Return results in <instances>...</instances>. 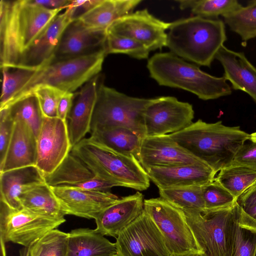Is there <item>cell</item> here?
I'll list each match as a JSON object with an SVG mask.
<instances>
[{
    "label": "cell",
    "mask_w": 256,
    "mask_h": 256,
    "mask_svg": "<svg viewBox=\"0 0 256 256\" xmlns=\"http://www.w3.org/2000/svg\"></svg>",
    "instance_id": "50"
},
{
    "label": "cell",
    "mask_w": 256,
    "mask_h": 256,
    "mask_svg": "<svg viewBox=\"0 0 256 256\" xmlns=\"http://www.w3.org/2000/svg\"><path fill=\"white\" fill-rule=\"evenodd\" d=\"M14 122L7 109L0 110V165L2 164L6 154Z\"/></svg>",
    "instance_id": "41"
},
{
    "label": "cell",
    "mask_w": 256,
    "mask_h": 256,
    "mask_svg": "<svg viewBox=\"0 0 256 256\" xmlns=\"http://www.w3.org/2000/svg\"><path fill=\"white\" fill-rule=\"evenodd\" d=\"M4 244L5 242H4L2 240H0V256H6Z\"/></svg>",
    "instance_id": "48"
},
{
    "label": "cell",
    "mask_w": 256,
    "mask_h": 256,
    "mask_svg": "<svg viewBox=\"0 0 256 256\" xmlns=\"http://www.w3.org/2000/svg\"><path fill=\"white\" fill-rule=\"evenodd\" d=\"M50 188L64 215L94 219L100 212L120 199L109 191L62 186Z\"/></svg>",
    "instance_id": "15"
},
{
    "label": "cell",
    "mask_w": 256,
    "mask_h": 256,
    "mask_svg": "<svg viewBox=\"0 0 256 256\" xmlns=\"http://www.w3.org/2000/svg\"><path fill=\"white\" fill-rule=\"evenodd\" d=\"M72 21L68 8L58 14L24 50L16 67L38 69L50 62L64 31Z\"/></svg>",
    "instance_id": "18"
},
{
    "label": "cell",
    "mask_w": 256,
    "mask_h": 256,
    "mask_svg": "<svg viewBox=\"0 0 256 256\" xmlns=\"http://www.w3.org/2000/svg\"><path fill=\"white\" fill-rule=\"evenodd\" d=\"M159 189L202 186L212 182L216 173L208 165L153 167L146 170Z\"/></svg>",
    "instance_id": "20"
},
{
    "label": "cell",
    "mask_w": 256,
    "mask_h": 256,
    "mask_svg": "<svg viewBox=\"0 0 256 256\" xmlns=\"http://www.w3.org/2000/svg\"><path fill=\"white\" fill-rule=\"evenodd\" d=\"M216 58L224 68L223 77L230 82L232 88L246 92L256 103V68L244 54L232 50L223 45Z\"/></svg>",
    "instance_id": "23"
},
{
    "label": "cell",
    "mask_w": 256,
    "mask_h": 256,
    "mask_svg": "<svg viewBox=\"0 0 256 256\" xmlns=\"http://www.w3.org/2000/svg\"><path fill=\"white\" fill-rule=\"evenodd\" d=\"M12 138L0 172L36 166L37 138L28 125L21 120H14Z\"/></svg>",
    "instance_id": "22"
},
{
    "label": "cell",
    "mask_w": 256,
    "mask_h": 256,
    "mask_svg": "<svg viewBox=\"0 0 256 256\" xmlns=\"http://www.w3.org/2000/svg\"><path fill=\"white\" fill-rule=\"evenodd\" d=\"M157 98L130 96L99 82L90 132L96 128L122 126L146 136L144 114Z\"/></svg>",
    "instance_id": "8"
},
{
    "label": "cell",
    "mask_w": 256,
    "mask_h": 256,
    "mask_svg": "<svg viewBox=\"0 0 256 256\" xmlns=\"http://www.w3.org/2000/svg\"><path fill=\"white\" fill-rule=\"evenodd\" d=\"M230 165L246 167L256 172V143L244 144Z\"/></svg>",
    "instance_id": "42"
},
{
    "label": "cell",
    "mask_w": 256,
    "mask_h": 256,
    "mask_svg": "<svg viewBox=\"0 0 256 256\" xmlns=\"http://www.w3.org/2000/svg\"><path fill=\"white\" fill-rule=\"evenodd\" d=\"M203 186H193L159 189L160 198L183 210H205Z\"/></svg>",
    "instance_id": "31"
},
{
    "label": "cell",
    "mask_w": 256,
    "mask_h": 256,
    "mask_svg": "<svg viewBox=\"0 0 256 256\" xmlns=\"http://www.w3.org/2000/svg\"><path fill=\"white\" fill-rule=\"evenodd\" d=\"M236 202L243 210L246 209L256 204V182L239 196Z\"/></svg>",
    "instance_id": "45"
},
{
    "label": "cell",
    "mask_w": 256,
    "mask_h": 256,
    "mask_svg": "<svg viewBox=\"0 0 256 256\" xmlns=\"http://www.w3.org/2000/svg\"><path fill=\"white\" fill-rule=\"evenodd\" d=\"M67 122L58 117H44L37 136L36 166L44 176L54 172L70 152Z\"/></svg>",
    "instance_id": "14"
},
{
    "label": "cell",
    "mask_w": 256,
    "mask_h": 256,
    "mask_svg": "<svg viewBox=\"0 0 256 256\" xmlns=\"http://www.w3.org/2000/svg\"><path fill=\"white\" fill-rule=\"evenodd\" d=\"M90 138L104 147L121 154L134 156L140 162V152L142 140L130 129L122 126L94 128Z\"/></svg>",
    "instance_id": "25"
},
{
    "label": "cell",
    "mask_w": 256,
    "mask_h": 256,
    "mask_svg": "<svg viewBox=\"0 0 256 256\" xmlns=\"http://www.w3.org/2000/svg\"><path fill=\"white\" fill-rule=\"evenodd\" d=\"M224 21L232 32L238 34L243 42L256 37V0L223 16Z\"/></svg>",
    "instance_id": "34"
},
{
    "label": "cell",
    "mask_w": 256,
    "mask_h": 256,
    "mask_svg": "<svg viewBox=\"0 0 256 256\" xmlns=\"http://www.w3.org/2000/svg\"><path fill=\"white\" fill-rule=\"evenodd\" d=\"M5 109L14 120H21L26 122L37 138L44 116L34 94L23 98Z\"/></svg>",
    "instance_id": "35"
},
{
    "label": "cell",
    "mask_w": 256,
    "mask_h": 256,
    "mask_svg": "<svg viewBox=\"0 0 256 256\" xmlns=\"http://www.w3.org/2000/svg\"><path fill=\"white\" fill-rule=\"evenodd\" d=\"M142 2L141 0H102L94 8L78 20L90 28L107 30L114 22L132 12Z\"/></svg>",
    "instance_id": "27"
},
{
    "label": "cell",
    "mask_w": 256,
    "mask_h": 256,
    "mask_svg": "<svg viewBox=\"0 0 256 256\" xmlns=\"http://www.w3.org/2000/svg\"><path fill=\"white\" fill-rule=\"evenodd\" d=\"M69 233L57 228L48 232L28 248V256H68Z\"/></svg>",
    "instance_id": "36"
},
{
    "label": "cell",
    "mask_w": 256,
    "mask_h": 256,
    "mask_svg": "<svg viewBox=\"0 0 256 256\" xmlns=\"http://www.w3.org/2000/svg\"><path fill=\"white\" fill-rule=\"evenodd\" d=\"M102 0H72L66 8L70 12L72 20H78L92 10L102 2Z\"/></svg>",
    "instance_id": "43"
},
{
    "label": "cell",
    "mask_w": 256,
    "mask_h": 256,
    "mask_svg": "<svg viewBox=\"0 0 256 256\" xmlns=\"http://www.w3.org/2000/svg\"><path fill=\"white\" fill-rule=\"evenodd\" d=\"M96 177L87 166L71 152L52 173L45 176L50 186L74 187Z\"/></svg>",
    "instance_id": "28"
},
{
    "label": "cell",
    "mask_w": 256,
    "mask_h": 256,
    "mask_svg": "<svg viewBox=\"0 0 256 256\" xmlns=\"http://www.w3.org/2000/svg\"><path fill=\"white\" fill-rule=\"evenodd\" d=\"M71 152L80 159L94 176L100 179L142 191L150 180L140 163L134 157L116 153L89 138L74 146Z\"/></svg>",
    "instance_id": "5"
},
{
    "label": "cell",
    "mask_w": 256,
    "mask_h": 256,
    "mask_svg": "<svg viewBox=\"0 0 256 256\" xmlns=\"http://www.w3.org/2000/svg\"><path fill=\"white\" fill-rule=\"evenodd\" d=\"M62 10H48L27 0H1L0 68L16 66L24 50Z\"/></svg>",
    "instance_id": "1"
},
{
    "label": "cell",
    "mask_w": 256,
    "mask_h": 256,
    "mask_svg": "<svg viewBox=\"0 0 256 256\" xmlns=\"http://www.w3.org/2000/svg\"><path fill=\"white\" fill-rule=\"evenodd\" d=\"M192 104L171 96H160L146 109L144 122L146 136L169 134L179 132L192 123Z\"/></svg>",
    "instance_id": "12"
},
{
    "label": "cell",
    "mask_w": 256,
    "mask_h": 256,
    "mask_svg": "<svg viewBox=\"0 0 256 256\" xmlns=\"http://www.w3.org/2000/svg\"><path fill=\"white\" fill-rule=\"evenodd\" d=\"M106 37L107 30L90 28L79 20L72 21L64 31L51 62L106 49Z\"/></svg>",
    "instance_id": "17"
},
{
    "label": "cell",
    "mask_w": 256,
    "mask_h": 256,
    "mask_svg": "<svg viewBox=\"0 0 256 256\" xmlns=\"http://www.w3.org/2000/svg\"><path fill=\"white\" fill-rule=\"evenodd\" d=\"M214 180L238 198L256 182V172L246 167L230 165L222 168Z\"/></svg>",
    "instance_id": "32"
},
{
    "label": "cell",
    "mask_w": 256,
    "mask_h": 256,
    "mask_svg": "<svg viewBox=\"0 0 256 256\" xmlns=\"http://www.w3.org/2000/svg\"><path fill=\"white\" fill-rule=\"evenodd\" d=\"M170 24L144 9L120 18L108 28L107 32L135 40L150 52L166 46V30Z\"/></svg>",
    "instance_id": "13"
},
{
    "label": "cell",
    "mask_w": 256,
    "mask_h": 256,
    "mask_svg": "<svg viewBox=\"0 0 256 256\" xmlns=\"http://www.w3.org/2000/svg\"><path fill=\"white\" fill-rule=\"evenodd\" d=\"M74 92H65L60 100L57 108V117L67 122V119L72 108Z\"/></svg>",
    "instance_id": "44"
},
{
    "label": "cell",
    "mask_w": 256,
    "mask_h": 256,
    "mask_svg": "<svg viewBox=\"0 0 256 256\" xmlns=\"http://www.w3.org/2000/svg\"><path fill=\"white\" fill-rule=\"evenodd\" d=\"M166 46L178 57L210 67L226 40L225 24L218 19L194 16L171 22Z\"/></svg>",
    "instance_id": "3"
},
{
    "label": "cell",
    "mask_w": 256,
    "mask_h": 256,
    "mask_svg": "<svg viewBox=\"0 0 256 256\" xmlns=\"http://www.w3.org/2000/svg\"><path fill=\"white\" fill-rule=\"evenodd\" d=\"M66 219L35 214L24 208L14 209L0 200V239L28 248L48 232L56 228Z\"/></svg>",
    "instance_id": "10"
},
{
    "label": "cell",
    "mask_w": 256,
    "mask_h": 256,
    "mask_svg": "<svg viewBox=\"0 0 256 256\" xmlns=\"http://www.w3.org/2000/svg\"><path fill=\"white\" fill-rule=\"evenodd\" d=\"M65 92L51 86H42L34 88L26 96L34 94L36 97L44 117L55 118L58 102Z\"/></svg>",
    "instance_id": "39"
},
{
    "label": "cell",
    "mask_w": 256,
    "mask_h": 256,
    "mask_svg": "<svg viewBox=\"0 0 256 256\" xmlns=\"http://www.w3.org/2000/svg\"><path fill=\"white\" fill-rule=\"evenodd\" d=\"M180 10L190 9L195 16L217 19L240 8L237 0H176Z\"/></svg>",
    "instance_id": "33"
},
{
    "label": "cell",
    "mask_w": 256,
    "mask_h": 256,
    "mask_svg": "<svg viewBox=\"0 0 256 256\" xmlns=\"http://www.w3.org/2000/svg\"><path fill=\"white\" fill-rule=\"evenodd\" d=\"M117 256H171L158 226L144 210L118 234Z\"/></svg>",
    "instance_id": "11"
},
{
    "label": "cell",
    "mask_w": 256,
    "mask_h": 256,
    "mask_svg": "<svg viewBox=\"0 0 256 256\" xmlns=\"http://www.w3.org/2000/svg\"><path fill=\"white\" fill-rule=\"evenodd\" d=\"M106 54L105 48L88 54L52 61L42 66L36 70L8 107L26 96L34 88L42 86L74 92L98 74Z\"/></svg>",
    "instance_id": "7"
},
{
    "label": "cell",
    "mask_w": 256,
    "mask_h": 256,
    "mask_svg": "<svg viewBox=\"0 0 256 256\" xmlns=\"http://www.w3.org/2000/svg\"><path fill=\"white\" fill-rule=\"evenodd\" d=\"M256 256V228L241 222L239 217L232 256Z\"/></svg>",
    "instance_id": "40"
},
{
    "label": "cell",
    "mask_w": 256,
    "mask_h": 256,
    "mask_svg": "<svg viewBox=\"0 0 256 256\" xmlns=\"http://www.w3.org/2000/svg\"><path fill=\"white\" fill-rule=\"evenodd\" d=\"M252 142L256 143V132L250 134V139Z\"/></svg>",
    "instance_id": "49"
},
{
    "label": "cell",
    "mask_w": 256,
    "mask_h": 256,
    "mask_svg": "<svg viewBox=\"0 0 256 256\" xmlns=\"http://www.w3.org/2000/svg\"><path fill=\"white\" fill-rule=\"evenodd\" d=\"M144 210L162 234L171 256H201L183 210L160 197L144 200Z\"/></svg>",
    "instance_id": "9"
},
{
    "label": "cell",
    "mask_w": 256,
    "mask_h": 256,
    "mask_svg": "<svg viewBox=\"0 0 256 256\" xmlns=\"http://www.w3.org/2000/svg\"><path fill=\"white\" fill-rule=\"evenodd\" d=\"M30 4L48 10L66 9L70 4V0H27Z\"/></svg>",
    "instance_id": "46"
},
{
    "label": "cell",
    "mask_w": 256,
    "mask_h": 256,
    "mask_svg": "<svg viewBox=\"0 0 256 256\" xmlns=\"http://www.w3.org/2000/svg\"><path fill=\"white\" fill-rule=\"evenodd\" d=\"M240 221L256 228V204L245 210L240 208Z\"/></svg>",
    "instance_id": "47"
},
{
    "label": "cell",
    "mask_w": 256,
    "mask_h": 256,
    "mask_svg": "<svg viewBox=\"0 0 256 256\" xmlns=\"http://www.w3.org/2000/svg\"><path fill=\"white\" fill-rule=\"evenodd\" d=\"M106 50L108 54H122L138 60L147 59L150 50L143 44L131 38L107 32Z\"/></svg>",
    "instance_id": "37"
},
{
    "label": "cell",
    "mask_w": 256,
    "mask_h": 256,
    "mask_svg": "<svg viewBox=\"0 0 256 256\" xmlns=\"http://www.w3.org/2000/svg\"><path fill=\"white\" fill-rule=\"evenodd\" d=\"M68 233V256H117L115 243L95 229L78 228Z\"/></svg>",
    "instance_id": "26"
},
{
    "label": "cell",
    "mask_w": 256,
    "mask_h": 256,
    "mask_svg": "<svg viewBox=\"0 0 256 256\" xmlns=\"http://www.w3.org/2000/svg\"><path fill=\"white\" fill-rule=\"evenodd\" d=\"M23 208L42 216L64 218L60 204L51 188L46 183L36 186L23 193L20 197Z\"/></svg>",
    "instance_id": "29"
},
{
    "label": "cell",
    "mask_w": 256,
    "mask_h": 256,
    "mask_svg": "<svg viewBox=\"0 0 256 256\" xmlns=\"http://www.w3.org/2000/svg\"><path fill=\"white\" fill-rule=\"evenodd\" d=\"M205 210H212L232 206L236 200L215 180L203 186Z\"/></svg>",
    "instance_id": "38"
},
{
    "label": "cell",
    "mask_w": 256,
    "mask_h": 256,
    "mask_svg": "<svg viewBox=\"0 0 256 256\" xmlns=\"http://www.w3.org/2000/svg\"><path fill=\"white\" fill-rule=\"evenodd\" d=\"M46 183L45 176L36 166L0 172V200L14 209L23 208L20 197L31 188Z\"/></svg>",
    "instance_id": "24"
},
{
    "label": "cell",
    "mask_w": 256,
    "mask_h": 256,
    "mask_svg": "<svg viewBox=\"0 0 256 256\" xmlns=\"http://www.w3.org/2000/svg\"><path fill=\"white\" fill-rule=\"evenodd\" d=\"M0 68L2 78L0 110H2L8 106L38 69L24 67H2Z\"/></svg>",
    "instance_id": "30"
},
{
    "label": "cell",
    "mask_w": 256,
    "mask_h": 256,
    "mask_svg": "<svg viewBox=\"0 0 256 256\" xmlns=\"http://www.w3.org/2000/svg\"><path fill=\"white\" fill-rule=\"evenodd\" d=\"M240 207L212 210L184 211L186 222L202 250L201 256H232Z\"/></svg>",
    "instance_id": "6"
},
{
    "label": "cell",
    "mask_w": 256,
    "mask_h": 256,
    "mask_svg": "<svg viewBox=\"0 0 256 256\" xmlns=\"http://www.w3.org/2000/svg\"><path fill=\"white\" fill-rule=\"evenodd\" d=\"M98 74L82 86L74 94L71 110L67 119L70 140L72 148L90 132L91 122L97 98L99 84Z\"/></svg>",
    "instance_id": "21"
},
{
    "label": "cell",
    "mask_w": 256,
    "mask_h": 256,
    "mask_svg": "<svg viewBox=\"0 0 256 256\" xmlns=\"http://www.w3.org/2000/svg\"><path fill=\"white\" fill-rule=\"evenodd\" d=\"M144 210V196L139 192L120 198L96 216L95 230L103 236L116 238L122 230L142 214Z\"/></svg>",
    "instance_id": "19"
},
{
    "label": "cell",
    "mask_w": 256,
    "mask_h": 256,
    "mask_svg": "<svg viewBox=\"0 0 256 256\" xmlns=\"http://www.w3.org/2000/svg\"><path fill=\"white\" fill-rule=\"evenodd\" d=\"M146 67L150 78L160 86L186 90L204 100L232 92L223 76H212L171 52L155 54L148 59Z\"/></svg>",
    "instance_id": "4"
},
{
    "label": "cell",
    "mask_w": 256,
    "mask_h": 256,
    "mask_svg": "<svg viewBox=\"0 0 256 256\" xmlns=\"http://www.w3.org/2000/svg\"><path fill=\"white\" fill-rule=\"evenodd\" d=\"M169 134L180 146L216 174L231 164L240 149L250 139V134L239 126H226L222 121L208 123L202 120Z\"/></svg>",
    "instance_id": "2"
},
{
    "label": "cell",
    "mask_w": 256,
    "mask_h": 256,
    "mask_svg": "<svg viewBox=\"0 0 256 256\" xmlns=\"http://www.w3.org/2000/svg\"><path fill=\"white\" fill-rule=\"evenodd\" d=\"M140 162L146 171L153 167L208 165L180 146L170 134L145 136L140 146Z\"/></svg>",
    "instance_id": "16"
}]
</instances>
